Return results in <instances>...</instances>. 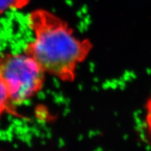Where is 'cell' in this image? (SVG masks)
<instances>
[{"label":"cell","instance_id":"3","mask_svg":"<svg viewBox=\"0 0 151 151\" xmlns=\"http://www.w3.org/2000/svg\"><path fill=\"white\" fill-rule=\"evenodd\" d=\"M14 106L10 99L6 86L0 78V118L6 112L15 114V111L13 109Z\"/></svg>","mask_w":151,"mask_h":151},{"label":"cell","instance_id":"1","mask_svg":"<svg viewBox=\"0 0 151 151\" xmlns=\"http://www.w3.org/2000/svg\"><path fill=\"white\" fill-rule=\"evenodd\" d=\"M28 25L35 38L27 43L24 53L46 73L65 82H72L76 67L90 51V41L77 38L67 22L45 9L32 11Z\"/></svg>","mask_w":151,"mask_h":151},{"label":"cell","instance_id":"4","mask_svg":"<svg viewBox=\"0 0 151 151\" xmlns=\"http://www.w3.org/2000/svg\"><path fill=\"white\" fill-rule=\"evenodd\" d=\"M30 0H0V15L9 10H20L29 4Z\"/></svg>","mask_w":151,"mask_h":151},{"label":"cell","instance_id":"2","mask_svg":"<svg viewBox=\"0 0 151 151\" xmlns=\"http://www.w3.org/2000/svg\"><path fill=\"white\" fill-rule=\"evenodd\" d=\"M45 71L25 53H8L0 58V78L14 105L21 104L42 89Z\"/></svg>","mask_w":151,"mask_h":151},{"label":"cell","instance_id":"5","mask_svg":"<svg viewBox=\"0 0 151 151\" xmlns=\"http://www.w3.org/2000/svg\"><path fill=\"white\" fill-rule=\"evenodd\" d=\"M146 107L148 108L146 112V116H145V131L146 132L147 137L148 138H151V99L149 100L148 104H146Z\"/></svg>","mask_w":151,"mask_h":151}]
</instances>
